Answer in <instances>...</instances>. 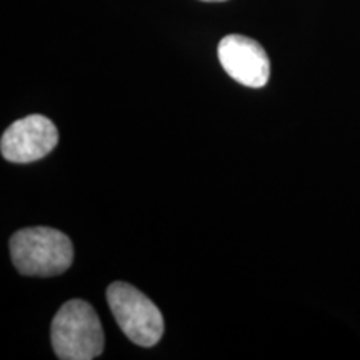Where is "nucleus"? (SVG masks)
<instances>
[{
    "label": "nucleus",
    "instance_id": "nucleus-3",
    "mask_svg": "<svg viewBox=\"0 0 360 360\" xmlns=\"http://www.w3.org/2000/svg\"><path fill=\"white\" fill-rule=\"evenodd\" d=\"M107 302L122 332L141 347H152L164 334V317L157 305L141 290L125 282L107 289Z\"/></svg>",
    "mask_w": 360,
    "mask_h": 360
},
{
    "label": "nucleus",
    "instance_id": "nucleus-6",
    "mask_svg": "<svg viewBox=\"0 0 360 360\" xmlns=\"http://www.w3.org/2000/svg\"><path fill=\"white\" fill-rule=\"evenodd\" d=\"M204 2H225V0H204Z\"/></svg>",
    "mask_w": 360,
    "mask_h": 360
},
{
    "label": "nucleus",
    "instance_id": "nucleus-1",
    "mask_svg": "<svg viewBox=\"0 0 360 360\" xmlns=\"http://www.w3.org/2000/svg\"><path fill=\"white\" fill-rule=\"evenodd\" d=\"M11 257L22 276L53 277L64 274L74 260L70 238L51 227H30L11 238Z\"/></svg>",
    "mask_w": 360,
    "mask_h": 360
},
{
    "label": "nucleus",
    "instance_id": "nucleus-2",
    "mask_svg": "<svg viewBox=\"0 0 360 360\" xmlns=\"http://www.w3.org/2000/svg\"><path fill=\"white\" fill-rule=\"evenodd\" d=\"M51 339L60 360H92L103 352V330L97 312L80 299L69 300L56 314Z\"/></svg>",
    "mask_w": 360,
    "mask_h": 360
},
{
    "label": "nucleus",
    "instance_id": "nucleus-5",
    "mask_svg": "<svg viewBox=\"0 0 360 360\" xmlns=\"http://www.w3.org/2000/svg\"><path fill=\"white\" fill-rule=\"evenodd\" d=\"M219 60L236 82L250 89H260L269 82L270 60L264 47L245 35H227L220 40Z\"/></svg>",
    "mask_w": 360,
    "mask_h": 360
},
{
    "label": "nucleus",
    "instance_id": "nucleus-4",
    "mask_svg": "<svg viewBox=\"0 0 360 360\" xmlns=\"http://www.w3.org/2000/svg\"><path fill=\"white\" fill-rule=\"evenodd\" d=\"M58 142L57 127L44 115H29L7 127L0 141L4 159L13 164H30L51 154Z\"/></svg>",
    "mask_w": 360,
    "mask_h": 360
}]
</instances>
